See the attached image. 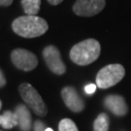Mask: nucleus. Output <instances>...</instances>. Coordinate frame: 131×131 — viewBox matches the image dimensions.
I'll return each instance as SVG.
<instances>
[{"instance_id":"1","label":"nucleus","mask_w":131,"mask_h":131,"mask_svg":"<svg viewBox=\"0 0 131 131\" xmlns=\"http://www.w3.org/2000/svg\"><path fill=\"white\" fill-rule=\"evenodd\" d=\"M12 29L16 34L24 38H36L48 31V23L38 16H21L12 23Z\"/></svg>"},{"instance_id":"2","label":"nucleus","mask_w":131,"mask_h":131,"mask_svg":"<svg viewBox=\"0 0 131 131\" xmlns=\"http://www.w3.org/2000/svg\"><path fill=\"white\" fill-rule=\"evenodd\" d=\"M101 46L95 39H86L76 44L70 50V59L75 64L85 66L91 64L100 56Z\"/></svg>"},{"instance_id":"3","label":"nucleus","mask_w":131,"mask_h":131,"mask_svg":"<svg viewBox=\"0 0 131 131\" xmlns=\"http://www.w3.org/2000/svg\"><path fill=\"white\" fill-rule=\"evenodd\" d=\"M19 92L21 98L28 107L32 110L35 115L39 117H45L48 114V108L36 89L30 84L23 83L19 84Z\"/></svg>"},{"instance_id":"4","label":"nucleus","mask_w":131,"mask_h":131,"mask_svg":"<svg viewBox=\"0 0 131 131\" xmlns=\"http://www.w3.org/2000/svg\"><path fill=\"white\" fill-rule=\"evenodd\" d=\"M125 75V69L122 64L115 63L103 67L96 75V85L106 89L119 83Z\"/></svg>"},{"instance_id":"5","label":"nucleus","mask_w":131,"mask_h":131,"mask_svg":"<svg viewBox=\"0 0 131 131\" xmlns=\"http://www.w3.org/2000/svg\"><path fill=\"white\" fill-rule=\"evenodd\" d=\"M11 60L18 69L29 72L38 65V58L33 52L25 49H15L11 52Z\"/></svg>"},{"instance_id":"6","label":"nucleus","mask_w":131,"mask_h":131,"mask_svg":"<svg viewBox=\"0 0 131 131\" xmlns=\"http://www.w3.org/2000/svg\"><path fill=\"white\" fill-rule=\"evenodd\" d=\"M43 57L48 68L56 75H63L66 72V66L61 59L60 52L56 46H47L43 50Z\"/></svg>"},{"instance_id":"7","label":"nucleus","mask_w":131,"mask_h":131,"mask_svg":"<svg viewBox=\"0 0 131 131\" xmlns=\"http://www.w3.org/2000/svg\"><path fill=\"white\" fill-rule=\"evenodd\" d=\"M105 6V0H76L73 12L80 17H93L102 12Z\"/></svg>"},{"instance_id":"8","label":"nucleus","mask_w":131,"mask_h":131,"mask_svg":"<svg viewBox=\"0 0 131 131\" xmlns=\"http://www.w3.org/2000/svg\"><path fill=\"white\" fill-rule=\"evenodd\" d=\"M61 97L66 107L72 112L80 113L84 110V102L81 98L77 90L72 86H65L61 90Z\"/></svg>"},{"instance_id":"9","label":"nucleus","mask_w":131,"mask_h":131,"mask_svg":"<svg viewBox=\"0 0 131 131\" xmlns=\"http://www.w3.org/2000/svg\"><path fill=\"white\" fill-rule=\"evenodd\" d=\"M104 106L117 117H123L128 112V107L124 98L117 94H111L106 96L104 99Z\"/></svg>"},{"instance_id":"10","label":"nucleus","mask_w":131,"mask_h":131,"mask_svg":"<svg viewBox=\"0 0 131 131\" xmlns=\"http://www.w3.org/2000/svg\"><path fill=\"white\" fill-rule=\"evenodd\" d=\"M15 114L18 118V122H19L18 126L19 127V129L21 131H30L32 118L27 107L25 105L20 104L19 106H17L15 110Z\"/></svg>"},{"instance_id":"11","label":"nucleus","mask_w":131,"mask_h":131,"mask_svg":"<svg viewBox=\"0 0 131 131\" xmlns=\"http://www.w3.org/2000/svg\"><path fill=\"white\" fill-rule=\"evenodd\" d=\"M0 125L5 129H11L13 127L19 125L18 118L15 112L6 111L3 113V115L0 116Z\"/></svg>"},{"instance_id":"12","label":"nucleus","mask_w":131,"mask_h":131,"mask_svg":"<svg viewBox=\"0 0 131 131\" xmlns=\"http://www.w3.org/2000/svg\"><path fill=\"white\" fill-rule=\"evenodd\" d=\"M21 6L25 15L37 16L41 7V0H21Z\"/></svg>"},{"instance_id":"13","label":"nucleus","mask_w":131,"mask_h":131,"mask_svg":"<svg viewBox=\"0 0 131 131\" xmlns=\"http://www.w3.org/2000/svg\"><path fill=\"white\" fill-rule=\"evenodd\" d=\"M109 123L110 121L108 115L105 113H101L93 122V131H108Z\"/></svg>"},{"instance_id":"14","label":"nucleus","mask_w":131,"mask_h":131,"mask_svg":"<svg viewBox=\"0 0 131 131\" xmlns=\"http://www.w3.org/2000/svg\"><path fill=\"white\" fill-rule=\"evenodd\" d=\"M58 131H79L75 122L70 118H63L59 122Z\"/></svg>"},{"instance_id":"15","label":"nucleus","mask_w":131,"mask_h":131,"mask_svg":"<svg viewBox=\"0 0 131 131\" xmlns=\"http://www.w3.org/2000/svg\"><path fill=\"white\" fill-rule=\"evenodd\" d=\"M46 129V125L41 121H36L34 122V131H45Z\"/></svg>"},{"instance_id":"16","label":"nucleus","mask_w":131,"mask_h":131,"mask_svg":"<svg viewBox=\"0 0 131 131\" xmlns=\"http://www.w3.org/2000/svg\"><path fill=\"white\" fill-rule=\"evenodd\" d=\"M96 84H89L88 85H85V88H84V91H85V93L86 94H92L94 93V91H95V89H96Z\"/></svg>"},{"instance_id":"17","label":"nucleus","mask_w":131,"mask_h":131,"mask_svg":"<svg viewBox=\"0 0 131 131\" xmlns=\"http://www.w3.org/2000/svg\"><path fill=\"white\" fill-rule=\"evenodd\" d=\"M6 78H5L4 74H3V72L2 70L0 69V89L1 88H4L5 85H6Z\"/></svg>"},{"instance_id":"18","label":"nucleus","mask_w":131,"mask_h":131,"mask_svg":"<svg viewBox=\"0 0 131 131\" xmlns=\"http://www.w3.org/2000/svg\"><path fill=\"white\" fill-rule=\"evenodd\" d=\"M14 0H0V6H3V7H7L13 3Z\"/></svg>"},{"instance_id":"19","label":"nucleus","mask_w":131,"mask_h":131,"mask_svg":"<svg viewBox=\"0 0 131 131\" xmlns=\"http://www.w3.org/2000/svg\"><path fill=\"white\" fill-rule=\"evenodd\" d=\"M62 1H63V0H48V2H49L51 5H53V6L60 4Z\"/></svg>"},{"instance_id":"20","label":"nucleus","mask_w":131,"mask_h":131,"mask_svg":"<svg viewBox=\"0 0 131 131\" xmlns=\"http://www.w3.org/2000/svg\"><path fill=\"white\" fill-rule=\"evenodd\" d=\"M45 131H53V130H52V128H47V129H46Z\"/></svg>"},{"instance_id":"21","label":"nucleus","mask_w":131,"mask_h":131,"mask_svg":"<svg viewBox=\"0 0 131 131\" xmlns=\"http://www.w3.org/2000/svg\"><path fill=\"white\" fill-rule=\"evenodd\" d=\"M1 108H2V102H1V100H0V110H1Z\"/></svg>"},{"instance_id":"22","label":"nucleus","mask_w":131,"mask_h":131,"mask_svg":"<svg viewBox=\"0 0 131 131\" xmlns=\"http://www.w3.org/2000/svg\"><path fill=\"white\" fill-rule=\"evenodd\" d=\"M0 131H1V130H0Z\"/></svg>"}]
</instances>
